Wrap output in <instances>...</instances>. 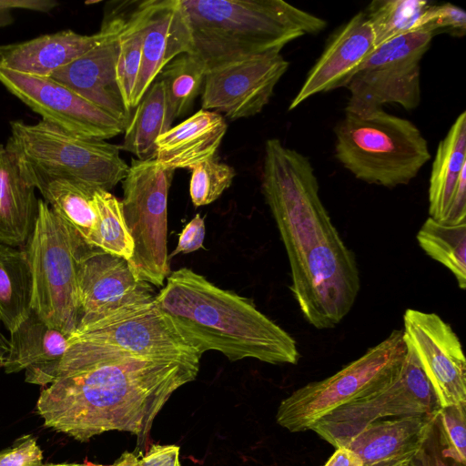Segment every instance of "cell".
Instances as JSON below:
<instances>
[{"label": "cell", "mask_w": 466, "mask_h": 466, "mask_svg": "<svg viewBox=\"0 0 466 466\" xmlns=\"http://www.w3.org/2000/svg\"><path fill=\"white\" fill-rule=\"evenodd\" d=\"M199 362L68 343L58 375L41 391L36 410L46 427L79 441L118 431L143 442L173 392L196 379Z\"/></svg>", "instance_id": "1"}, {"label": "cell", "mask_w": 466, "mask_h": 466, "mask_svg": "<svg viewBox=\"0 0 466 466\" xmlns=\"http://www.w3.org/2000/svg\"><path fill=\"white\" fill-rule=\"evenodd\" d=\"M261 190L285 247L289 289L304 319L318 329L334 328L356 301L360 273L321 201L309 159L278 138L268 139Z\"/></svg>", "instance_id": "2"}, {"label": "cell", "mask_w": 466, "mask_h": 466, "mask_svg": "<svg viewBox=\"0 0 466 466\" xmlns=\"http://www.w3.org/2000/svg\"><path fill=\"white\" fill-rule=\"evenodd\" d=\"M156 303L201 356L217 350L229 360L252 358L297 364L295 339L248 299L222 289L187 268L171 272Z\"/></svg>", "instance_id": "3"}, {"label": "cell", "mask_w": 466, "mask_h": 466, "mask_svg": "<svg viewBox=\"0 0 466 466\" xmlns=\"http://www.w3.org/2000/svg\"><path fill=\"white\" fill-rule=\"evenodd\" d=\"M193 53L208 69L279 50L327 21L282 0H180Z\"/></svg>", "instance_id": "4"}, {"label": "cell", "mask_w": 466, "mask_h": 466, "mask_svg": "<svg viewBox=\"0 0 466 466\" xmlns=\"http://www.w3.org/2000/svg\"><path fill=\"white\" fill-rule=\"evenodd\" d=\"M5 145L24 178L36 190L47 182L66 178L109 191L122 181L129 166L116 145L77 136L40 120L10 121Z\"/></svg>", "instance_id": "5"}, {"label": "cell", "mask_w": 466, "mask_h": 466, "mask_svg": "<svg viewBox=\"0 0 466 466\" xmlns=\"http://www.w3.org/2000/svg\"><path fill=\"white\" fill-rule=\"evenodd\" d=\"M335 136L338 161L368 184L390 188L408 185L431 159L427 140L417 126L382 108L345 111Z\"/></svg>", "instance_id": "6"}, {"label": "cell", "mask_w": 466, "mask_h": 466, "mask_svg": "<svg viewBox=\"0 0 466 466\" xmlns=\"http://www.w3.org/2000/svg\"><path fill=\"white\" fill-rule=\"evenodd\" d=\"M407 353L402 329H395L379 344L335 374L293 391L279 404L276 421L290 432L309 431L334 410L376 393L400 375Z\"/></svg>", "instance_id": "7"}, {"label": "cell", "mask_w": 466, "mask_h": 466, "mask_svg": "<svg viewBox=\"0 0 466 466\" xmlns=\"http://www.w3.org/2000/svg\"><path fill=\"white\" fill-rule=\"evenodd\" d=\"M84 242L39 199L25 250L33 277L32 309L47 325L69 336L78 326L77 259Z\"/></svg>", "instance_id": "8"}, {"label": "cell", "mask_w": 466, "mask_h": 466, "mask_svg": "<svg viewBox=\"0 0 466 466\" xmlns=\"http://www.w3.org/2000/svg\"><path fill=\"white\" fill-rule=\"evenodd\" d=\"M155 158L133 159L123 182L124 218L134 244L133 269L161 287L169 273L167 233V195L174 174Z\"/></svg>", "instance_id": "9"}, {"label": "cell", "mask_w": 466, "mask_h": 466, "mask_svg": "<svg viewBox=\"0 0 466 466\" xmlns=\"http://www.w3.org/2000/svg\"><path fill=\"white\" fill-rule=\"evenodd\" d=\"M433 36L411 31L376 46L346 86L350 97L345 111L366 113L386 104L416 108L420 103V61Z\"/></svg>", "instance_id": "10"}, {"label": "cell", "mask_w": 466, "mask_h": 466, "mask_svg": "<svg viewBox=\"0 0 466 466\" xmlns=\"http://www.w3.org/2000/svg\"><path fill=\"white\" fill-rule=\"evenodd\" d=\"M407 353L397 379L374 394L338 408L310 431L336 449L366 425L387 418L437 413L440 405L413 350Z\"/></svg>", "instance_id": "11"}, {"label": "cell", "mask_w": 466, "mask_h": 466, "mask_svg": "<svg viewBox=\"0 0 466 466\" xmlns=\"http://www.w3.org/2000/svg\"><path fill=\"white\" fill-rule=\"evenodd\" d=\"M68 343L106 347L148 359L201 358L177 331L155 299L78 328L70 335Z\"/></svg>", "instance_id": "12"}, {"label": "cell", "mask_w": 466, "mask_h": 466, "mask_svg": "<svg viewBox=\"0 0 466 466\" xmlns=\"http://www.w3.org/2000/svg\"><path fill=\"white\" fill-rule=\"evenodd\" d=\"M0 83L42 120L70 133L106 140L125 131L120 121L49 76L0 67Z\"/></svg>", "instance_id": "13"}, {"label": "cell", "mask_w": 466, "mask_h": 466, "mask_svg": "<svg viewBox=\"0 0 466 466\" xmlns=\"http://www.w3.org/2000/svg\"><path fill=\"white\" fill-rule=\"evenodd\" d=\"M289 66L275 50L211 67L202 87V109L230 120L253 116L269 102Z\"/></svg>", "instance_id": "14"}, {"label": "cell", "mask_w": 466, "mask_h": 466, "mask_svg": "<svg viewBox=\"0 0 466 466\" xmlns=\"http://www.w3.org/2000/svg\"><path fill=\"white\" fill-rule=\"evenodd\" d=\"M77 287V329L124 309L150 302L157 295L128 260L86 242L78 254Z\"/></svg>", "instance_id": "15"}, {"label": "cell", "mask_w": 466, "mask_h": 466, "mask_svg": "<svg viewBox=\"0 0 466 466\" xmlns=\"http://www.w3.org/2000/svg\"><path fill=\"white\" fill-rule=\"evenodd\" d=\"M402 332L440 407L466 403V360L451 327L435 313L408 309L403 315Z\"/></svg>", "instance_id": "16"}, {"label": "cell", "mask_w": 466, "mask_h": 466, "mask_svg": "<svg viewBox=\"0 0 466 466\" xmlns=\"http://www.w3.org/2000/svg\"><path fill=\"white\" fill-rule=\"evenodd\" d=\"M100 30L103 40L95 47L54 71L49 77L66 85L127 127L130 109L125 104L116 79L118 26L108 5Z\"/></svg>", "instance_id": "17"}, {"label": "cell", "mask_w": 466, "mask_h": 466, "mask_svg": "<svg viewBox=\"0 0 466 466\" xmlns=\"http://www.w3.org/2000/svg\"><path fill=\"white\" fill-rule=\"evenodd\" d=\"M375 47V36L364 12L354 15L330 37L289 109L296 108L319 93L346 87Z\"/></svg>", "instance_id": "18"}, {"label": "cell", "mask_w": 466, "mask_h": 466, "mask_svg": "<svg viewBox=\"0 0 466 466\" xmlns=\"http://www.w3.org/2000/svg\"><path fill=\"white\" fill-rule=\"evenodd\" d=\"M183 53H193V46L180 0H145L142 57L131 108L139 103L161 70Z\"/></svg>", "instance_id": "19"}, {"label": "cell", "mask_w": 466, "mask_h": 466, "mask_svg": "<svg viewBox=\"0 0 466 466\" xmlns=\"http://www.w3.org/2000/svg\"><path fill=\"white\" fill-rule=\"evenodd\" d=\"M69 337L47 325L32 309L10 333L3 368L6 373L25 370L26 382L47 386L58 375Z\"/></svg>", "instance_id": "20"}, {"label": "cell", "mask_w": 466, "mask_h": 466, "mask_svg": "<svg viewBox=\"0 0 466 466\" xmlns=\"http://www.w3.org/2000/svg\"><path fill=\"white\" fill-rule=\"evenodd\" d=\"M437 414L394 417L373 421L338 448L343 447L352 451L360 459L363 466H372L419 451L426 447L431 437Z\"/></svg>", "instance_id": "21"}, {"label": "cell", "mask_w": 466, "mask_h": 466, "mask_svg": "<svg viewBox=\"0 0 466 466\" xmlns=\"http://www.w3.org/2000/svg\"><path fill=\"white\" fill-rule=\"evenodd\" d=\"M105 34L81 35L71 29L42 35L30 40L0 46V67L49 76L96 45Z\"/></svg>", "instance_id": "22"}, {"label": "cell", "mask_w": 466, "mask_h": 466, "mask_svg": "<svg viewBox=\"0 0 466 466\" xmlns=\"http://www.w3.org/2000/svg\"><path fill=\"white\" fill-rule=\"evenodd\" d=\"M227 128L220 114L200 109L157 137L155 159L173 170L192 169L214 158Z\"/></svg>", "instance_id": "23"}, {"label": "cell", "mask_w": 466, "mask_h": 466, "mask_svg": "<svg viewBox=\"0 0 466 466\" xmlns=\"http://www.w3.org/2000/svg\"><path fill=\"white\" fill-rule=\"evenodd\" d=\"M35 190L0 144V243L15 248L27 243L38 215Z\"/></svg>", "instance_id": "24"}, {"label": "cell", "mask_w": 466, "mask_h": 466, "mask_svg": "<svg viewBox=\"0 0 466 466\" xmlns=\"http://www.w3.org/2000/svg\"><path fill=\"white\" fill-rule=\"evenodd\" d=\"M466 167V112L462 111L439 143L429 185L430 218L443 222L461 171Z\"/></svg>", "instance_id": "25"}, {"label": "cell", "mask_w": 466, "mask_h": 466, "mask_svg": "<svg viewBox=\"0 0 466 466\" xmlns=\"http://www.w3.org/2000/svg\"><path fill=\"white\" fill-rule=\"evenodd\" d=\"M33 277L25 250L0 243V323L13 332L30 314Z\"/></svg>", "instance_id": "26"}, {"label": "cell", "mask_w": 466, "mask_h": 466, "mask_svg": "<svg viewBox=\"0 0 466 466\" xmlns=\"http://www.w3.org/2000/svg\"><path fill=\"white\" fill-rule=\"evenodd\" d=\"M118 26L116 79L126 106L131 110L145 35V0L110 2Z\"/></svg>", "instance_id": "27"}, {"label": "cell", "mask_w": 466, "mask_h": 466, "mask_svg": "<svg viewBox=\"0 0 466 466\" xmlns=\"http://www.w3.org/2000/svg\"><path fill=\"white\" fill-rule=\"evenodd\" d=\"M171 127L167 119L163 82L157 78L136 106L126 128L121 148L139 160L155 158L157 137Z\"/></svg>", "instance_id": "28"}, {"label": "cell", "mask_w": 466, "mask_h": 466, "mask_svg": "<svg viewBox=\"0 0 466 466\" xmlns=\"http://www.w3.org/2000/svg\"><path fill=\"white\" fill-rule=\"evenodd\" d=\"M96 189L76 180L57 178L39 192L51 209L89 245L96 223Z\"/></svg>", "instance_id": "29"}, {"label": "cell", "mask_w": 466, "mask_h": 466, "mask_svg": "<svg viewBox=\"0 0 466 466\" xmlns=\"http://www.w3.org/2000/svg\"><path fill=\"white\" fill-rule=\"evenodd\" d=\"M208 67L194 53H183L171 60L160 72L170 124L185 115L202 90Z\"/></svg>", "instance_id": "30"}, {"label": "cell", "mask_w": 466, "mask_h": 466, "mask_svg": "<svg viewBox=\"0 0 466 466\" xmlns=\"http://www.w3.org/2000/svg\"><path fill=\"white\" fill-rule=\"evenodd\" d=\"M417 241L432 259L446 267L461 289H466V222L449 224L428 218Z\"/></svg>", "instance_id": "31"}, {"label": "cell", "mask_w": 466, "mask_h": 466, "mask_svg": "<svg viewBox=\"0 0 466 466\" xmlns=\"http://www.w3.org/2000/svg\"><path fill=\"white\" fill-rule=\"evenodd\" d=\"M96 223L89 245L129 260L134 244L127 229L121 201L109 191L96 189Z\"/></svg>", "instance_id": "32"}, {"label": "cell", "mask_w": 466, "mask_h": 466, "mask_svg": "<svg viewBox=\"0 0 466 466\" xmlns=\"http://www.w3.org/2000/svg\"><path fill=\"white\" fill-rule=\"evenodd\" d=\"M431 2L374 0L364 12L375 36V46L411 32Z\"/></svg>", "instance_id": "33"}, {"label": "cell", "mask_w": 466, "mask_h": 466, "mask_svg": "<svg viewBox=\"0 0 466 466\" xmlns=\"http://www.w3.org/2000/svg\"><path fill=\"white\" fill-rule=\"evenodd\" d=\"M189 182V194L195 207L205 206L217 200L231 186L235 169L214 158L194 167Z\"/></svg>", "instance_id": "34"}, {"label": "cell", "mask_w": 466, "mask_h": 466, "mask_svg": "<svg viewBox=\"0 0 466 466\" xmlns=\"http://www.w3.org/2000/svg\"><path fill=\"white\" fill-rule=\"evenodd\" d=\"M435 426L439 430L442 457L464 465L466 460V403L440 408Z\"/></svg>", "instance_id": "35"}, {"label": "cell", "mask_w": 466, "mask_h": 466, "mask_svg": "<svg viewBox=\"0 0 466 466\" xmlns=\"http://www.w3.org/2000/svg\"><path fill=\"white\" fill-rule=\"evenodd\" d=\"M413 31L448 33L453 36H463L466 33V13L452 4L434 5L426 8L416 23Z\"/></svg>", "instance_id": "36"}, {"label": "cell", "mask_w": 466, "mask_h": 466, "mask_svg": "<svg viewBox=\"0 0 466 466\" xmlns=\"http://www.w3.org/2000/svg\"><path fill=\"white\" fill-rule=\"evenodd\" d=\"M42 450L30 434L19 437L11 447L0 451V466H42Z\"/></svg>", "instance_id": "37"}, {"label": "cell", "mask_w": 466, "mask_h": 466, "mask_svg": "<svg viewBox=\"0 0 466 466\" xmlns=\"http://www.w3.org/2000/svg\"><path fill=\"white\" fill-rule=\"evenodd\" d=\"M205 233L204 218L197 214L183 228L177 245L168 258L178 253H190L202 248Z\"/></svg>", "instance_id": "38"}, {"label": "cell", "mask_w": 466, "mask_h": 466, "mask_svg": "<svg viewBox=\"0 0 466 466\" xmlns=\"http://www.w3.org/2000/svg\"><path fill=\"white\" fill-rule=\"evenodd\" d=\"M59 5L55 0H0V28L14 23L15 9L49 13Z\"/></svg>", "instance_id": "39"}, {"label": "cell", "mask_w": 466, "mask_h": 466, "mask_svg": "<svg viewBox=\"0 0 466 466\" xmlns=\"http://www.w3.org/2000/svg\"><path fill=\"white\" fill-rule=\"evenodd\" d=\"M179 451L177 445L153 444L139 460V466H180Z\"/></svg>", "instance_id": "40"}, {"label": "cell", "mask_w": 466, "mask_h": 466, "mask_svg": "<svg viewBox=\"0 0 466 466\" xmlns=\"http://www.w3.org/2000/svg\"><path fill=\"white\" fill-rule=\"evenodd\" d=\"M443 222L449 224L466 222V167L461 171Z\"/></svg>", "instance_id": "41"}, {"label": "cell", "mask_w": 466, "mask_h": 466, "mask_svg": "<svg viewBox=\"0 0 466 466\" xmlns=\"http://www.w3.org/2000/svg\"><path fill=\"white\" fill-rule=\"evenodd\" d=\"M372 466H431V456L425 447L419 451L387 460Z\"/></svg>", "instance_id": "42"}, {"label": "cell", "mask_w": 466, "mask_h": 466, "mask_svg": "<svg viewBox=\"0 0 466 466\" xmlns=\"http://www.w3.org/2000/svg\"><path fill=\"white\" fill-rule=\"evenodd\" d=\"M324 466H363L360 459L346 448H338Z\"/></svg>", "instance_id": "43"}, {"label": "cell", "mask_w": 466, "mask_h": 466, "mask_svg": "<svg viewBox=\"0 0 466 466\" xmlns=\"http://www.w3.org/2000/svg\"><path fill=\"white\" fill-rule=\"evenodd\" d=\"M112 466H139V459L135 453L125 451Z\"/></svg>", "instance_id": "44"}, {"label": "cell", "mask_w": 466, "mask_h": 466, "mask_svg": "<svg viewBox=\"0 0 466 466\" xmlns=\"http://www.w3.org/2000/svg\"><path fill=\"white\" fill-rule=\"evenodd\" d=\"M1 324V323H0ZM8 350V339L0 330V368H3L5 355Z\"/></svg>", "instance_id": "45"}, {"label": "cell", "mask_w": 466, "mask_h": 466, "mask_svg": "<svg viewBox=\"0 0 466 466\" xmlns=\"http://www.w3.org/2000/svg\"><path fill=\"white\" fill-rule=\"evenodd\" d=\"M42 466H112L111 465H103V464H94L91 462H85V463H48V464H43Z\"/></svg>", "instance_id": "46"}, {"label": "cell", "mask_w": 466, "mask_h": 466, "mask_svg": "<svg viewBox=\"0 0 466 466\" xmlns=\"http://www.w3.org/2000/svg\"><path fill=\"white\" fill-rule=\"evenodd\" d=\"M431 456V466H448L441 459L438 457L435 453Z\"/></svg>", "instance_id": "47"}]
</instances>
